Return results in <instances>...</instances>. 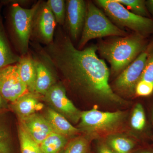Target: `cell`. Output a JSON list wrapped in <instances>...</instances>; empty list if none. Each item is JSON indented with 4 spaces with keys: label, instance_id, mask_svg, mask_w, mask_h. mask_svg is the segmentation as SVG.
Wrapping results in <instances>:
<instances>
[{
    "label": "cell",
    "instance_id": "obj_1",
    "mask_svg": "<svg viewBox=\"0 0 153 153\" xmlns=\"http://www.w3.org/2000/svg\"><path fill=\"white\" fill-rule=\"evenodd\" d=\"M30 44L37 55L61 78L66 90L95 101L126 104L109 85V70L97 56L96 45L77 49L65 28L59 25L51 44L44 47L35 42Z\"/></svg>",
    "mask_w": 153,
    "mask_h": 153
},
{
    "label": "cell",
    "instance_id": "obj_2",
    "mask_svg": "<svg viewBox=\"0 0 153 153\" xmlns=\"http://www.w3.org/2000/svg\"><path fill=\"white\" fill-rule=\"evenodd\" d=\"M147 46L146 37L136 33L100 40L96 45L97 52L110 64L114 75L120 74Z\"/></svg>",
    "mask_w": 153,
    "mask_h": 153
},
{
    "label": "cell",
    "instance_id": "obj_3",
    "mask_svg": "<svg viewBox=\"0 0 153 153\" xmlns=\"http://www.w3.org/2000/svg\"><path fill=\"white\" fill-rule=\"evenodd\" d=\"M7 1L5 2L12 3L7 15L8 26L11 40L20 56H24L29 52L32 22L40 1L30 9L23 7L16 1Z\"/></svg>",
    "mask_w": 153,
    "mask_h": 153
},
{
    "label": "cell",
    "instance_id": "obj_4",
    "mask_svg": "<svg viewBox=\"0 0 153 153\" xmlns=\"http://www.w3.org/2000/svg\"><path fill=\"white\" fill-rule=\"evenodd\" d=\"M123 111L104 112L93 108L82 111L78 128L90 140L99 138L116 132L125 119Z\"/></svg>",
    "mask_w": 153,
    "mask_h": 153
},
{
    "label": "cell",
    "instance_id": "obj_5",
    "mask_svg": "<svg viewBox=\"0 0 153 153\" xmlns=\"http://www.w3.org/2000/svg\"><path fill=\"white\" fill-rule=\"evenodd\" d=\"M113 23L105 14L92 1L86 2L85 22L77 47L82 49L88 41L108 36L123 37L128 35Z\"/></svg>",
    "mask_w": 153,
    "mask_h": 153
},
{
    "label": "cell",
    "instance_id": "obj_6",
    "mask_svg": "<svg viewBox=\"0 0 153 153\" xmlns=\"http://www.w3.org/2000/svg\"><path fill=\"white\" fill-rule=\"evenodd\" d=\"M95 2L103 10L115 25L128 28L146 37L153 34V20L131 13L116 0H97Z\"/></svg>",
    "mask_w": 153,
    "mask_h": 153
},
{
    "label": "cell",
    "instance_id": "obj_7",
    "mask_svg": "<svg viewBox=\"0 0 153 153\" xmlns=\"http://www.w3.org/2000/svg\"><path fill=\"white\" fill-rule=\"evenodd\" d=\"M153 48V41L140 55L119 74L113 84V88L125 95L135 94V88L139 81L149 54Z\"/></svg>",
    "mask_w": 153,
    "mask_h": 153
},
{
    "label": "cell",
    "instance_id": "obj_8",
    "mask_svg": "<svg viewBox=\"0 0 153 153\" xmlns=\"http://www.w3.org/2000/svg\"><path fill=\"white\" fill-rule=\"evenodd\" d=\"M57 24L47 5V1H40L33 16L31 40L45 45L51 44L54 39Z\"/></svg>",
    "mask_w": 153,
    "mask_h": 153
},
{
    "label": "cell",
    "instance_id": "obj_9",
    "mask_svg": "<svg viewBox=\"0 0 153 153\" xmlns=\"http://www.w3.org/2000/svg\"><path fill=\"white\" fill-rule=\"evenodd\" d=\"M42 100L70 123L76 124L80 120L82 111L68 98L65 87L60 82L54 84L43 96Z\"/></svg>",
    "mask_w": 153,
    "mask_h": 153
},
{
    "label": "cell",
    "instance_id": "obj_10",
    "mask_svg": "<svg viewBox=\"0 0 153 153\" xmlns=\"http://www.w3.org/2000/svg\"><path fill=\"white\" fill-rule=\"evenodd\" d=\"M28 92L19 75L17 64L0 69V93L8 102H13Z\"/></svg>",
    "mask_w": 153,
    "mask_h": 153
},
{
    "label": "cell",
    "instance_id": "obj_11",
    "mask_svg": "<svg viewBox=\"0 0 153 153\" xmlns=\"http://www.w3.org/2000/svg\"><path fill=\"white\" fill-rule=\"evenodd\" d=\"M65 28L71 41L81 36L86 13V2L83 0L66 1Z\"/></svg>",
    "mask_w": 153,
    "mask_h": 153
},
{
    "label": "cell",
    "instance_id": "obj_12",
    "mask_svg": "<svg viewBox=\"0 0 153 153\" xmlns=\"http://www.w3.org/2000/svg\"><path fill=\"white\" fill-rule=\"evenodd\" d=\"M19 120V123L39 145L48 136L54 132L44 115L38 113Z\"/></svg>",
    "mask_w": 153,
    "mask_h": 153
},
{
    "label": "cell",
    "instance_id": "obj_13",
    "mask_svg": "<svg viewBox=\"0 0 153 153\" xmlns=\"http://www.w3.org/2000/svg\"><path fill=\"white\" fill-rule=\"evenodd\" d=\"M42 97L36 93L27 92L11 102L10 108L16 114L19 120L22 119L43 108L44 105L40 102Z\"/></svg>",
    "mask_w": 153,
    "mask_h": 153
},
{
    "label": "cell",
    "instance_id": "obj_14",
    "mask_svg": "<svg viewBox=\"0 0 153 153\" xmlns=\"http://www.w3.org/2000/svg\"><path fill=\"white\" fill-rule=\"evenodd\" d=\"M33 55L36 71L35 92L43 96L57 82L56 75L43 59Z\"/></svg>",
    "mask_w": 153,
    "mask_h": 153
},
{
    "label": "cell",
    "instance_id": "obj_15",
    "mask_svg": "<svg viewBox=\"0 0 153 153\" xmlns=\"http://www.w3.org/2000/svg\"><path fill=\"white\" fill-rule=\"evenodd\" d=\"M44 116L54 132L68 138L80 133L79 129L74 127L66 118L50 107L47 108Z\"/></svg>",
    "mask_w": 153,
    "mask_h": 153
},
{
    "label": "cell",
    "instance_id": "obj_16",
    "mask_svg": "<svg viewBox=\"0 0 153 153\" xmlns=\"http://www.w3.org/2000/svg\"><path fill=\"white\" fill-rule=\"evenodd\" d=\"M17 65L20 77L29 92L36 93V71L33 55L29 52L26 55L21 56Z\"/></svg>",
    "mask_w": 153,
    "mask_h": 153
},
{
    "label": "cell",
    "instance_id": "obj_17",
    "mask_svg": "<svg viewBox=\"0 0 153 153\" xmlns=\"http://www.w3.org/2000/svg\"><path fill=\"white\" fill-rule=\"evenodd\" d=\"M21 56L11 49L0 15V69L6 66L17 64Z\"/></svg>",
    "mask_w": 153,
    "mask_h": 153
},
{
    "label": "cell",
    "instance_id": "obj_18",
    "mask_svg": "<svg viewBox=\"0 0 153 153\" xmlns=\"http://www.w3.org/2000/svg\"><path fill=\"white\" fill-rule=\"evenodd\" d=\"M6 112L0 113V153H15L10 127L5 115Z\"/></svg>",
    "mask_w": 153,
    "mask_h": 153
},
{
    "label": "cell",
    "instance_id": "obj_19",
    "mask_svg": "<svg viewBox=\"0 0 153 153\" xmlns=\"http://www.w3.org/2000/svg\"><path fill=\"white\" fill-rule=\"evenodd\" d=\"M68 137L52 132L40 145L43 153H59L63 151L68 143Z\"/></svg>",
    "mask_w": 153,
    "mask_h": 153
},
{
    "label": "cell",
    "instance_id": "obj_20",
    "mask_svg": "<svg viewBox=\"0 0 153 153\" xmlns=\"http://www.w3.org/2000/svg\"><path fill=\"white\" fill-rule=\"evenodd\" d=\"M18 135L21 153H43L40 145L32 139L19 123L18 126Z\"/></svg>",
    "mask_w": 153,
    "mask_h": 153
},
{
    "label": "cell",
    "instance_id": "obj_21",
    "mask_svg": "<svg viewBox=\"0 0 153 153\" xmlns=\"http://www.w3.org/2000/svg\"><path fill=\"white\" fill-rule=\"evenodd\" d=\"M107 144L115 153H129L135 146L132 140L118 136L109 137Z\"/></svg>",
    "mask_w": 153,
    "mask_h": 153
},
{
    "label": "cell",
    "instance_id": "obj_22",
    "mask_svg": "<svg viewBox=\"0 0 153 153\" xmlns=\"http://www.w3.org/2000/svg\"><path fill=\"white\" fill-rule=\"evenodd\" d=\"M90 139L85 135L77 137L68 142L63 153H88Z\"/></svg>",
    "mask_w": 153,
    "mask_h": 153
},
{
    "label": "cell",
    "instance_id": "obj_23",
    "mask_svg": "<svg viewBox=\"0 0 153 153\" xmlns=\"http://www.w3.org/2000/svg\"><path fill=\"white\" fill-rule=\"evenodd\" d=\"M47 5L55 17L57 25L63 27L66 19V1L64 0H48Z\"/></svg>",
    "mask_w": 153,
    "mask_h": 153
},
{
    "label": "cell",
    "instance_id": "obj_24",
    "mask_svg": "<svg viewBox=\"0 0 153 153\" xmlns=\"http://www.w3.org/2000/svg\"><path fill=\"white\" fill-rule=\"evenodd\" d=\"M125 7L137 16L149 18L146 1L144 0H116Z\"/></svg>",
    "mask_w": 153,
    "mask_h": 153
},
{
    "label": "cell",
    "instance_id": "obj_25",
    "mask_svg": "<svg viewBox=\"0 0 153 153\" xmlns=\"http://www.w3.org/2000/svg\"><path fill=\"white\" fill-rule=\"evenodd\" d=\"M146 124V117L144 109L140 103H138L134 108L131 124L132 128L137 131H141L144 128Z\"/></svg>",
    "mask_w": 153,
    "mask_h": 153
},
{
    "label": "cell",
    "instance_id": "obj_26",
    "mask_svg": "<svg viewBox=\"0 0 153 153\" xmlns=\"http://www.w3.org/2000/svg\"><path fill=\"white\" fill-rule=\"evenodd\" d=\"M140 80L153 83V48L148 56Z\"/></svg>",
    "mask_w": 153,
    "mask_h": 153
},
{
    "label": "cell",
    "instance_id": "obj_27",
    "mask_svg": "<svg viewBox=\"0 0 153 153\" xmlns=\"http://www.w3.org/2000/svg\"><path fill=\"white\" fill-rule=\"evenodd\" d=\"M153 92V83L143 80H139L136 85L135 94L139 96L146 97Z\"/></svg>",
    "mask_w": 153,
    "mask_h": 153
},
{
    "label": "cell",
    "instance_id": "obj_28",
    "mask_svg": "<svg viewBox=\"0 0 153 153\" xmlns=\"http://www.w3.org/2000/svg\"><path fill=\"white\" fill-rule=\"evenodd\" d=\"M10 109L8 102L3 97L0 93V113L6 112Z\"/></svg>",
    "mask_w": 153,
    "mask_h": 153
},
{
    "label": "cell",
    "instance_id": "obj_29",
    "mask_svg": "<svg viewBox=\"0 0 153 153\" xmlns=\"http://www.w3.org/2000/svg\"><path fill=\"white\" fill-rule=\"evenodd\" d=\"M98 153H115L107 143L101 144L98 148Z\"/></svg>",
    "mask_w": 153,
    "mask_h": 153
},
{
    "label": "cell",
    "instance_id": "obj_30",
    "mask_svg": "<svg viewBox=\"0 0 153 153\" xmlns=\"http://www.w3.org/2000/svg\"><path fill=\"white\" fill-rule=\"evenodd\" d=\"M146 5L149 13L153 17V0H148L146 1Z\"/></svg>",
    "mask_w": 153,
    "mask_h": 153
},
{
    "label": "cell",
    "instance_id": "obj_31",
    "mask_svg": "<svg viewBox=\"0 0 153 153\" xmlns=\"http://www.w3.org/2000/svg\"><path fill=\"white\" fill-rule=\"evenodd\" d=\"M142 153H152L151 152H143Z\"/></svg>",
    "mask_w": 153,
    "mask_h": 153
},
{
    "label": "cell",
    "instance_id": "obj_32",
    "mask_svg": "<svg viewBox=\"0 0 153 153\" xmlns=\"http://www.w3.org/2000/svg\"><path fill=\"white\" fill-rule=\"evenodd\" d=\"M59 153H63V151H62V152H60Z\"/></svg>",
    "mask_w": 153,
    "mask_h": 153
},
{
    "label": "cell",
    "instance_id": "obj_33",
    "mask_svg": "<svg viewBox=\"0 0 153 153\" xmlns=\"http://www.w3.org/2000/svg\"></svg>",
    "mask_w": 153,
    "mask_h": 153
}]
</instances>
